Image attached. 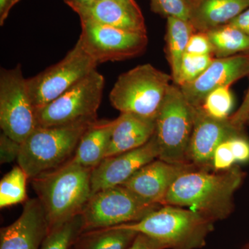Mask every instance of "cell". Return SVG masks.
Masks as SVG:
<instances>
[{"label": "cell", "instance_id": "8fae6325", "mask_svg": "<svg viewBox=\"0 0 249 249\" xmlns=\"http://www.w3.org/2000/svg\"><path fill=\"white\" fill-rule=\"evenodd\" d=\"M80 24L78 40L98 65L138 56L148 44L147 33L122 30L88 19H80Z\"/></svg>", "mask_w": 249, "mask_h": 249}, {"label": "cell", "instance_id": "6da1fadb", "mask_svg": "<svg viewBox=\"0 0 249 249\" xmlns=\"http://www.w3.org/2000/svg\"><path fill=\"white\" fill-rule=\"evenodd\" d=\"M245 173L237 165L222 172L196 168L178 177L164 205L188 207L214 222L227 219L234 210V195Z\"/></svg>", "mask_w": 249, "mask_h": 249}, {"label": "cell", "instance_id": "7402d4cb", "mask_svg": "<svg viewBox=\"0 0 249 249\" xmlns=\"http://www.w3.org/2000/svg\"><path fill=\"white\" fill-rule=\"evenodd\" d=\"M206 33L212 46L214 58L249 53V34L245 31L226 24Z\"/></svg>", "mask_w": 249, "mask_h": 249}, {"label": "cell", "instance_id": "74e56055", "mask_svg": "<svg viewBox=\"0 0 249 249\" xmlns=\"http://www.w3.org/2000/svg\"><path fill=\"white\" fill-rule=\"evenodd\" d=\"M96 1H114L117 2L122 3L127 6H132L134 8H139L138 4L136 2L135 0H96Z\"/></svg>", "mask_w": 249, "mask_h": 249}, {"label": "cell", "instance_id": "e575fe53", "mask_svg": "<svg viewBox=\"0 0 249 249\" xmlns=\"http://www.w3.org/2000/svg\"><path fill=\"white\" fill-rule=\"evenodd\" d=\"M78 16L83 14L94 4L96 0H63Z\"/></svg>", "mask_w": 249, "mask_h": 249}, {"label": "cell", "instance_id": "3957f363", "mask_svg": "<svg viewBox=\"0 0 249 249\" xmlns=\"http://www.w3.org/2000/svg\"><path fill=\"white\" fill-rule=\"evenodd\" d=\"M214 223L191 209L164 205L137 222L119 226L148 236L165 249H199L206 245Z\"/></svg>", "mask_w": 249, "mask_h": 249}, {"label": "cell", "instance_id": "f546056e", "mask_svg": "<svg viewBox=\"0 0 249 249\" xmlns=\"http://www.w3.org/2000/svg\"><path fill=\"white\" fill-rule=\"evenodd\" d=\"M21 150V143L1 133L0 136V162L1 164L10 163L18 160Z\"/></svg>", "mask_w": 249, "mask_h": 249}, {"label": "cell", "instance_id": "52a82bcc", "mask_svg": "<svg viewBox=\"0 0 249 249\" xmlns=\"http://www.w3.org/2000/svg\"><path fill=\"white\" fill-rule=\"evenodd\" d=\"M105 78L97 70L52 102L36 107L37 127H49L97 121Z\"/></svg>", "mask_w": 249, "mask_h": 249}, {"label": "cell", "instance_id": "60d3db41", "mask_svg": "<svg viewBox=\"0 0 249 249\" xmlns=\"http://www.w3.org/2000/svg\"><path fill=\"white\" fill-rule=\"evenodd\" d=\"M249 124V114L248 117H247V124Z\"/></svg>", "mask_w": 249, "mask_h": 249}, {"label": "cell", "instance_id": "4fadbf2b", "mask_svg": "<svg viewBox=\"0 0 249 249\" xmlns=\"http://www.w3.org/2000/svg\"><path fill=\"white\" fill-rule=\"evenodd\" d=\"M196 168L192 163H171L157 159L142 167L122 186L147 204L163 206L178 177Z\"/></svg>", "mask_w": 249, "mask_h": 249}, {"label": "cell", "instance_id": "7a4b0ae2", "mask_svg": "<svg viewBox=\"0 0 249 249\" xmlns=\"http://www.w3.org/2000/svg\"><path fill=\"white\" fill-rule=\"evenodd\" d=\"M91 171L92 168L70 160L58 169L31 179L49 231L82 213L91 196Z\"/></svg>", "mask_w": 249, "mask_h": 249}, {"label": "cell", "instance_id": "277c9868", "mask_svg": "<svg viewBox=\"0 0 249 249\" xmlns=\"http://www.w3.org/2000/svg\"><path fill=\"white\" fill-rule=\"evenodd\" d=\"M91 124L37 127L21 143L18 165L31 179L58 169L73 158L82 136Z\"/></svg>", "mask_w": 249, "mask_h": 249}, {"label": "cell", "instance_id": "4dcf8cb0", "mask_svg": "<svg viewBox=\"0 0 249 249\" xmlns=\"http://www.w3.org/2000/svg\"><path fill=\"white\" fill-rule=\"evenodd\" d=\"M236 163L249 161V141L244 135L243 131L237 132L229 139Z\"/></svg>", "mask_w": 249, "mask_h": 249}, {"label": "cell", "instance_id": "e0dca14e", "mask_svg": "<svg viewBox=\"0 0 249 249\" xmlns=\"http://www.w3.org/2000/svg\"><path fill=\"white\" fill-rule=\"evenodd\" d=\"M155 120L145 119L131 113H121L114 119L106 157L138 148L153 137Z\"/></svg>", "mask_w": 249, "mask_h": 249}, {"label": "cell", "instance_id": "1f68e13d", "mask_svg": "<svg viewBox=\"0 0 249 249\" xmlns=\"http://www.w3.org/2000/svg\"><path fill=\"white\" fill-rule=\"evenodd\" d=\"M186 53L195 55H212V46L207 34L206 32H195L188 41Z\"/></svg>", "mask_w": 249, "mask_h": 249}, {"label": "cell", "instance_id": "ac0fdd59", "mask_svg": "<svg viewBox=\"0 0 249 249\" xmlns=\"http://www.w3.org/2000/svg\"><path fill=\"white\" fill-rule=\"evenodd\" d=\"M189 22L196 32L229 24L249 7V0H198L190 4Z\"/></svg>", "mask_w": 249, "mask_h": 249}, {"label": "cell", "instance_id": "4316f807", "mask_svg": "<svg viewBox=\"0 0 249 249\" xmlns=\"http://www.w3.org/2000/svg\"><path fill=\"white\" fill-rule=\"evenodd\" d=\"M214 59L212 55L185 53L181 61L178 79L175 85L181 87L194 81L206 71Z\"/></svg>", "mask_w": 249, "mask_h": 249}, {"label": "cell", "instance_id": "cb8c5ba5", "mask_svg": "<svg viewBox=\"0 0 249 249\" xmlns=\"http://www.w3.org/2000/svg\"><path fill=\"white\" fill-rule=\"evenodd\" d=\"M87 249H127L137 232L120 226L93 232Z\"/></svg>", "mask_w": 249, "mask_h": 249}, {"label": "cell", "instance_id": "484cf974", "mask_svg": "<svg viewBox=\"0 0 249 249\" xmlns=\"http://www.w3.org/2000/svg\"><path fill=\"white\" fill-rule=\"evenodd\" d=\"M233 103L230 87H222L209 93L199 107L213 119L227 120L230 118Z\"/></svg>", "mask_w": 249, "mask_h": 249}, {"label": "cell", "instance_id": "f1b7e54d", "mask_svg": "<svg viewBox=\"0 0 249 249\" xmlns=\"http://www.w3.org/2000/svg\"><path fill=\"white\" fill-rule=\"evenodd\" d=\"M229 138L221 142L214 150L211 163L213 171H225L237 164L229 142Z\"/></svg>", "mask_w": 249, "mask_h": 249}, {"label": "cell", "instance_id": "ab89813d", "mask_svg": "<svg viewBox=\"0 0 249 249\" xmlns=\"http://www.w3.org/2000/svg\"><path fill=\"white\" fill-rule=\"evenodd\" d=\"M242 249H249V243L246 245Z\"/></svg>", "mask_w": 249, "mask_h": 249}, {"label": "cell", "instance_id": "44dd1931", "mask_svg": "<svg viewBox=\"0 0 249 249\" xmlns=\"http://www.w3.org/2000/svg\"><path fill=\"white\" fill-rule=\"evenodd\" d=\"M196 32L189 21L178 18H167L165 53L171 69V76L175 84L178 79L183 55L191 36Z\"/></svg>", "mask_w": 249, "mask_h": 249}, {"label": "cell", "instance_id": "d4e9b609", "mask_svg": "<svg viewBox=\"0 0 249 249\" xmlns=\"http://www.w3.org/2000/svg\"><path fill=\"white\" fill-rule=\"evenodd\" d=\"M83 231V219L80 214L49 231L40 249H70Z\"/></svg>", "mask_w": 249, "mask_h": 249}, {"label": "cell", "instance_id": "ffe728a7", "mask_svg": "<svg viewBox=\"0 0 249 249\" xmlns=\"http://www.w3.org/2000/svg\"><path fill=\"white\" fill-rule=\"evenodd\" d=\"M114 120L96 121L82 136L71 161L86 168H94L106 157Z\"/></svg>", "mask_w": 249, "mask_h": 249}, {"label": "cell", "instance_id": "836d02e7", "mask_svg": "<svg viewBox=\"0 0 249 249\" xmlns=\"http://www.w3.org/2000/svg\"><path fill=\"white\" fill-rule=\"evenodd\" d=\"M127 249H165L161 244L148 236L137 233Z\"/></svg>", "mask_w": 249, "mask_h": 249}, {"label": "cell", "instance_id": "9c48e42d", "mask_svg": "<svg viewBox=\"0 0 249 249\" xmlns=\"http://www.w3.org/2000/svg\"><path fill=\"white\" fill-rule=\"evenodd\" d=\"M160 205L141 200L122 186L94 193L83 212V231H96L140 220Z\"/></svg>", "mask_w": 249, "mask_h": 249}, {"label": "cell", "instance_id": "b9f144b4", "mask_svg": "<svg viewBox=\"0 0 249 249\" xmlns=\"http://www.w3.org/2000/svg\"></svg>", "mask_w": 249, "mask_h": 249}, {"label": "cell", "instance_id": "8d00e7d4", "mask_svg": "<svg viewBox=\"0 0 249 249\" xmlns=\"http://www.w3.org/2000/svg\"><path fill=\"white\" fill-rule=\"evenodd\" d=\"M20 0H0V25H4L11 10Z\"/></svg>", "mask_w": 249, "mask_h": 249}, {"label": "cell", "instance_id": "603a6c76", "mask_svg": "<svg viewBox=\"0 0 249 249\" xmlns=\"http://www.w3.org/2000/svg\"><path fill=\"white\" fill-rule=\"evenodd\" d=\"M27 174L20 166L14 167L0 181V207L14 206L27 200Z\"/></svg>", "mask_w": 249, "mask_h": 249}, {"label": "cell", "instance_id": "5bb4252c", "mask_svg": "<svg viewBox=\"0 0 249 249\" xmlns=\"http://www.w3.org/2000/svg\"><path fill=\"white\" fill-rule=\"evenodd\" d=\"M249 73V53L214 58L199 78L179 88L192 106L199 107L211 91L222 87H231Z\"/></svg>", "mask_w": 249, "mask_h": 249}, {"label": "cell", "instance_id": "d6a6232c", "mask_svg": "<svg viewBox=\"0 0 249 249\" xmlns=\"http://www.w3.org/2000/svg\"><path fill=\"white\" fill-rule=\"evenodd\" d=\"M249 114V86L248 91L246 93L243 102L239 109L230 116L229 120L235 127L243 129L244 125L247 124V117Z\"/></svg>", "mask_w": 249, "mask_h": 249}, {"label": "cell", "instance_id": "d590c367", "mask_svg": "<svg viewBox=\"0 0 249 249\" xmlns=\"http://www.w3.org/2000/svg\"><path fill=\"white\" fill-rule=\"evenodd\" d=\"M228 24H230L232 27L237 28V29L245 31L247 34H248L249 30V7Z\"/></svg>", "mask_w": 249, "mask_h": 249}, {"label": "cell", "instance_id": "83f0119b", "mask_svg": "<svg viewBox=\"0 0 249 249\" xmlns=\"http://www.w3.org/2000/svg\"><path fill=\"white\" fill-rule=\"evenodd\" d=\"M152 11L165 18L189 21L191 6L187 0H150Z\"/></svg>", "mask_w": 249, "mask_h": 249}, {"label": "cell", "instance_id": "f35d334b", "mask_svg": "<svg viewBox=\"0 0 249 249\" xmlns=\"http://www.w3.org/2000/svg\"><path fill=\"white\" fill-rule=\"evenodd\" d=\"M189 3V4H193V3L196 2V1H198V0H187Z\"/></svg>", "mask_w": 249, "mask_h": 249}, {"label": "cell", "instance_id": "7c38bea8", "mask_svg": "<svg viewBox=\"0 0 249 249\" xmlns=\"http://www.w3.org/2000/svg\"><path fill=\"white\" fill-rule=\"evenodd\" d=\"M158 158L154 135L142 147L106 157L91 171V196L102 190L122 186L142 167Z\"/></svg>", "mask_w": 249, "mask_h": 249}, {"label": "cell", "instance_id": "5b68a950", "mask_svg": "<svg viewBox=\"0 0 249 249\" xmlns=\"http://www.w3.org/2000/svg\"><path fill=\"white\" fill-rule=\"evenodd\" d=\"M171 82V75L150 64L139 65L119 76L109 94L111 106L121 113L156 120Z\"/></svg>", "mask_w": 249, "mask_h": 249}, {"label": "cell", "instance_id": "ba28073f", "mask_svg": "<svg viewBox=\"0 0 249 249\" xmlns=\"http://www.w3.org/2000/svg\"><path fill=\"white\" fill-rule=\"evenodd\" d=\"M98 65L78 40L62 60L27 79L33 104L41 107L56 99L96 70Z\"/></svg>", "mask_w": 249, "mask_h": 249}, {"label": "cell", "instance_id": "d6986e66", "mask_svg": "<svg viewBox=\"0 0 249 249\" xmlns=\"http://www.w3.org/2000/svg\"><path fill=\"white\" fill-rule=\"evenodd\" d=\"M98 24L133 32L147 33L140 8H134L114 1H96L79 16Z\"/></svg>", "mask_w": 249, "mask_h": 249}, {"label": "cell", "instance_id": "8992f818", "mask_svg": "<svg viewBox=\"0 0 249 249\" xmlns=\"http://www.w3.org/2000/svg\"><path fill=\"white\" fill-rule=\"evenodd\" d=\"M155 124L158 159L171 163H190L188 151L194 126V107L178 85L173 83L170 87Z\"/></svg>", "mask_w": 249, "mask_h": 249}, {"label": "cell", "instance_id": "9a60e30c", "mask_svg": "<svg viewBox=\"0 0 249 249\" xmlns=\"http://www.w3.org/2000/svg\"><path fill=\"white\" fill-rule=\"evenodd\" d=\"M230 120L210 117L200 107H194V126L188 151V160L200 169L212 170L213 156L218 145L241 132ZM213 171V170H212Z\"/></svg>", "mask_w": 249, "mask_h": 249}, {"label": "cell", "instance_id": "30bf717a", "mask_svg": "<svg viewBox=\"0 0 249 249\" xmlns=\"http://www.w3.org/2000/svg\"><path fill=\"white\" fill-rule=\"evenodd\" d=\"M0 127L2 133L19 143L37 127L36 107L20 65L0 70Z\"/></svg>", "mask_w": 249, "mask_h": 249}, {"label": "cell", "instance_id": "2e32d148", "mask_svg": "<svg viewBox=\"0 0 249 249\" xmlns=\"http://www.w3.org/2000/svg\"><path fill=\"white\" fill-rule=\"evenodd\" d=\"M48 231L40 201L29 199L18 219L1 229L0 249H39Z\"/></svg>", "mask_w": 249, "mask_h": 249}]
</instances>
